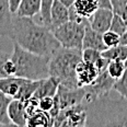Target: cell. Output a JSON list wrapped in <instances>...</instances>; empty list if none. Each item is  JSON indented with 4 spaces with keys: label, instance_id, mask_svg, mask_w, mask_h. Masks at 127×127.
Here are the masks:
<instances>
[{
    "label": "cell",
    "instance_id": "1",
    "mask_svg": "<svg viewBox=\"0 0 127 127\" xmlns=\"http://www.w3.org/2000/svg\"><path fill=\"white\" fill-rule=\"evenodd\" d=\"M11 39L26 51L42 56H52L62 47L48 26L38 24L33 18L13 15Z\"/></svg>",
    "mask_w": 127,
    "mask_h": 127
},
{
    "label": "cell",
    "instance_id": "2",
    "mask_svg": "<svg viewBox=\"0 0 127 127\" xmlns=\"http://www.w3.org/2000/svg\"><path fill=\"white\" fill-rule=\"evenodd\" d=\"M11 59L15 66L14 76L30 80H41L49 76L51 56H42L31 53L13 42Z\"/></svg>",
    "mask_w": 127,
    "mask_h": 127
},
{
    "label": "cell",
    "instance_id": "3",
    "mask_svg": "<svg viewBox=\"0 0 127 127\" xmlns=\"http://www.w3.org/2000/svg\"><path fill=\"white\" fill-rule=\"evenodd\" d=\"M82 60V51L76 48L60 47L51 56L49 76L59 80L67 88H79L76 78V67Z\"/></svg>",
    "mask_w": 127,
    "mask_h": 127
},
{
    "label": "cell",
    "instance_id": "4",
    "mask_svg": "<svg viewBox=\"0 0 127 127\" xmlns=\"http://www.w3.org/2000/svg\"><path fill=\"white\" fill-rule=\"evenodd\" d=\"M87 22L88 20H84L82 22L69 20L68 22L54 29L53 33L63 47L82 51V41Z\"/></svg>",
    "mask_w": 127,
    "mask_h": 127
},
{
    "label": "cell",
    "instance_id": "5",
    "mask_svg": "<svg viewBox=\"0 0 127 127\" xmlns=\"http://www.w3.org/2000/svg\"><path fill=\"white\" fill-rule=\"evenodd\" d=\"M115 81V79H113L108 75L106 68L101 70L93 82L87 87H83L84 91H86L84 102H93L100 97L107 96L108 93L113 90Z\"/></svg>",
    "mask_w": 127,
    "mask_h": 127
},
{
    "label": "cell",
    "instance_id": "6",
    "mask_svg": "<svg viewBox=\"0 0 127 127\" xmlns=\"http://www.w3.org/2000/svg\"><path fill=\"white\" fill-rule=\"evenodd\" d=\"M88 121V113L83 104H78L75 106H70L65 110H62L58 115L53 121V126H69L79 127L86 126Z\"/></svg>",
    "mask_w": 127,
    "mask_h": 127
},
{
    "label": "cell",
    "instance_id": "7",
    "mask_svg": "<svg viewBox=\"0 0 127 127\" xmlns=\"http://www.w3.org/2000/svg\"><path fill=\"white\" fill-rule=\"evenodd\" d=\"M59 104L60 111L68 108L70 106L81 104L84 102L86 97V91L83 88H67V87L59 84V88L57 90V93L55 94Z\"/></svg>",
    "mask_w": 127,
    "mask_h": 127
},
{
    "label": "cell",
    "instance_id": "8",
    "mask_svg": "<svg viewBox=\"0 0 127 127\" xmlns=\"http://www.w3.org/2000/svg\"><path fill=\"white\" fill-rule=\"evenodd\" d=\"M113 15L114 12L110 8H99L88 19V22L94 31L103 34L105 31L110 30Z\"/></svg>",
    "mask_w": 127,
    "mask_h": 127
},
{
    "label": "cell",
    "instance_id": "9",
    "mask_svg": "<svg viewBox=\"0 0 127 127\" xmlns=\"http://www.w3.org/2000/svg\"><path fill=\"white\" fill-rule=\"evenodd\" d=\"M99 69L94 64L81 60L76 67V78L78 86L83 88L91 84L99 76Z\"/></svg>",
    "mask_w": 127,
    "mask_h": 127
},
{
    "label": "cell",
    "instance_id": "10",
    "mask_svg": "<svg viewBox=\"0 0 127 127\" xmlns=\"http://www.w3.org/2000/svg\"><path fill=\"white\" fill-rule=\"evenodd\" d=\"M8 116L13 125L21 127L26 126L29 115L26 114L24 102L19 99H12L8 105Z\"/></svg>",
    "mask_w": 127,
    "mask_h": 127
},
{
    "label": "cell",
    "instance_id": "11",
    "mask_svg": "<svg viewBox=\"0 0 127 127\" xmlns=\"http://www.w3.org/2000/svg\"><path fill=\"white\" fill-rule=\"evenodd\" d=\"M13 13L10 10L9 0H0V36L11 38Z\"/></svg>",
    "mask_w": 127,
    "mask_h": 127
},
{
    "label": "cell",
    "instance_id": "12",
    "mask_svg": "<svg viewBox=\"0 0 127 127\" xmlns=\"http://www.w3.org/2000/svg\"><path fill=\"white\" fill-rule=\"evenodd\" d=\"M83 48H93L96 51L103 52L107 49V47L103 43L102 33L94 31L90 26L89 22H87L86 28H84V35L82 41V49Z\"/></svg>",
    "mask_w": 127,
    "mask_h": 127
},
{
    "label": "cell",
    "instance_id": "13",
    "mask_svg": "<svg viewBox=\"0 0 127 127\" xmlns=\"http://www.w3.org/2000/svg\"><path fill=\"white\" fill-rule=\"evenodd\" d=\"M69 21V8L64 6L59 0H54V3L51 11V29L60 26L64 23Z\"/></svg>",
    "mask_w": 127,
    "mask_h": 127
},
{
    "label": "cell",
    "instance_id": "14",
    "mask_svg": "<svg viewBox=\"0 0 127 127\" xmlns=\"http://www.w3.org/2000/svg\"><path fill=\"white\" fill-rule=\"evenodd\" d=\"M59 84V80L53 76H48L44 79H41L37 89L34 93V96L37 99H42L44 96H54L57 93Z\"/></svg>",
    "mask_w": 127,
    "mask_h": 127
},
{
    "label": "cell",
    "instance_id": "15",
    "mask_svg": "<svg viewBox=\"0 0 127 127\" xmlns=\"http://www.w3.org/2000/svg\"><path fill=\"white\" fill-rule=\"evenodd\" d=\"M25 79L17 76H8L0 78V91L8 96L14 99Z\"/></svg>",
    "mask_w": 127,
    "mask_h": 127
},
{
    "label": "cell",
    "instance_id": "16",
    "mask_svg": "<svg viewBox=\"0 0 127 127\" xmlns=\"http://www.w3.org/2000/svg\"><path fill=\"white\" fill-rule=\"evenodd\" d=\"M71 7L78 17L83 20H88L100 8L97 0H76Z\"/></svg>",
    "mask_w": 127,
    "mask_h": 127
},
{
    "label": "cell",
    "instance_id": "17",
    "mask_svg": "<svg viewBox=\"0 0 127 127\" xmlns=\"http://www.w3.org/2000/svg\"><path fill=\"white\" fill-rule=\"evenodd\" d=\"M41 11V0H21L14 14L19 17L33 18Z\"/></svg>",
    "mask_w": 127,
    "mask_h": 127
},
{
    "label": "cell",
    "instance_id": "18",
    "mask_svg": "<svg viewBox=\"0 0 127 127\" xmlns=\"http://www.w3.org/2000/svg\"><path fill=\"white\" fill-rule=\"evenodd\" d=\"M26 126L29 127H47L52 126V117L48 112L44 111H36L32 115L29 116Z\"/></svg>",
    "mask_w": 127,
    "mask_h": 127
},
{
    "label": "cell",
    "instance_id": "19",
    "mask_svg": "<svg viewBox=\"0 0 127 127\" xmlns=\"http://www.w3.org/2000/svg\"><path fill=\"white\" fill-rule=\"evenodd\" d=\"M39 84V80H30V79H25L24 81H23L22 86H21V88L19 90V92H18L17 96L14 97V99H19L21 101H26V100H29L30 97H32L35 93L36 89H37Z\"/></svg>",
    "mask_w": 127,
    "mask_h": 127
},
{
    "label": "cell",
    "instance_id": "20",
    "mask_svg": "<svg viewBox=\"0 0 127 127\" xmlns=\"http://www.w3.org/2000/svg\"><path fill=\"white\" fill-rule=\"evenodd\" d=\"M102 56L107 58L108 60H123L125 62L127 58V46L118 44L114 47L105 49L102 52Z\"/></svg>",
    "mask_w": 127,
    "mask_h": 127
},
{
    "label": "cell",
    "instance_id": "21",
    "mask_svg": "<svg viewBox=\"0 0 127 127\" xmlns=\"http://www.w3.org/2000/svg\"><path fill=\"white\" fill-rule=\"evenodd\" d=\"M12 97L8 96L0 91V125L3 126H12L13 124L8 116V105Z\"/></svg>",
    "mask_w": 127,
    "mask_h": 127
},
{
    "label": "cell",
    "instance_id": "22",
    "mask_svg": "<svg viewBox=\"0 0 127 127\" xmlns=\"http://www.w3.org/2000/svg\"><path fill=\"white\" fill-rule=\"evenodd\" d=\"M125 69H126V66L123 60H110L106 66V70L108 75L112 77L113 79H115V80L120 79L123 76Z\"/></svg>",
    "mask_w": 127,
    "mask_h": 127
},
{
    "label": "cell",
    "instance_id": "23",
    "mask_svg": "<svg viewBox=\"0 0 127 127\" xmlns=\"http://www.w3.org/2000/svg\"><path fill=\"white\" fill-rule=\"evenodd\" d=\"M54 3V0H41V21L42 24L48 26L51 29V11ZM52 30V29H51Z\"/></svg>",
    "mask_w": 127,
    "mask_h": 127
},
{
    "label": "cell",
    "instance_id": "24",
    "mask_svg": "<svg viewBox=\"0 0 127 127\" xmlns=\"http://www.w3.org/2000/svg\"><path fill=\"white\" fill-rule=\"evenodd\" d=\"M113 90L116 91L123 99H125L127 101V67L124 71L123 76L115 81Z\"/></svg>",
    "mask_w": 127,
    "mask_h": 127
},
{
    "label": "cell",
    "instance_id": "25",
    "mask_svg": "<svg viewBox=\"0 0 127 127\" xmlns=\"http://www.w3.org/2000/svg\"><path fill=\"white\" fill-rule=\"evenodd\" d=\"M102 38H103L104 45L107 48H110V47H114L116 45L120 44L121 35H118L117 33H115V32L112 30H107L102 34Z\"/></svg>",
    "mask_w": 127,
    "mask_h": 127
},
{
    "label": "cell",
    "instance_id": "26",
    "mask_svg": "<svg viewBox=\"0 0 127 127\" xmlns=\"http://www.w3.org/2000/svg\"><path fill=\"white\" fill-rule=\"evenodd\" d=\"M110 30L114 31L115 33H117L118 35H122L126 30H127V25L125 24L124 20L122 19V17L117 13H114L112 19V23H111Z\"/></svg>",
    "mask_w": 127,
    "mask_h": 127
},
{
    "label": "cell",
    "instance_id": "27",
    "mask_svg": "<svg viewBox=\"0 0 127 127\" xmlns=\"http://www.w3.org/2000/svg\"><path fill=\"white\" fill-rule=\"evenodd\" d=\"M102 57V52L93 48H83L82 49V60L94 64Z\"/></svg>",
    "mask_w": 127,
    "mask_h": 127
},
{
    "label": "cell",
    "instance_id": "28",
    "mask_svg": "<svg viewBox=\"0 0 127 127\" xmlns=\"http://www.w3.org/2000/svg\"><path fill=\"white\" fill-rule=\"evenodd\" d=\"M38 103H39V99L35 97L34 95H33L32 97H30L29 100L24 101V106H25L26 114L30 116V115L33 114V113H35L36 111H38V110H39Z\"/></svg>",
    "mask_w": 127,
    "mask_h": 127
},
{
    "label": "cell",
    "instance_id": "29",
    "mask_svg": "<svg viewBox=\"0 0 127 127\" xmlns=\"http://www.w3.org/2000/svg\"><path fill=\"white\" fill-rule=\"evenodd\" d=\"M11 55L8 54V53L0 51V78H3V77H8L7 75V70H6V66L8 60L10 59Z\"/></svg>",
    "mask_w": 127,
    "mask_h": 127
},
{
    "label": "cell",
    "instance_id": "30",
    "mask_svg": "<svg viewBox=\"0 0 127 127\" xmlns=\"http://www.w3.org/2000/svg\"><path fill=\"white\" fill-rule=\"evenodd\" d=\"M39 110L44 111V112H48L52 110L53 105H54V96H44L39 99Z\"/></svg>",
    "mask_w": 127,
    "mask_h": 127
},
{
    "label": "cell",
    "instance_id": "31",
    "mask_svg": "<svg viewBox=\"0 0 127 127\" xmlns=\"http://www.w3.org/2000/svg\"><path fill=\"white\" fill-rule=\"evenodd\" d=\"M111 4H112V10L114 13H120L123 11V9L127 4V0H110Z\"/></svg>",
    "mask_w": 127,
    "mask_h": 127
},
{
    "label": "cell",
    "instance_id": "32",
    "mask_svg": "<svg viewBox=\"0 0 127 127\" xmlns=\"http://www.w3.org/2000/svg\"><path fill=\"white\" fill-rule=\"evenodd\" d=\"M20 1L21 0H9V7H10V10H11V12L13 14L17 11L18 7H19V4H20Z\"/></svg>",
    "mask_w": 127,
    "mask_h": 127
},
{
    "label": "cell",
    "instance_id": "33",
    "mask_svg": "<svg viewBox=\"0 0 127 127\" xmlns=\"http://www.w3.org/2000/svg\"><path fill=\"white\" fill-rule=\"evenodd\" d=\"M100 8H110L112 9V4H111L110 0H97Z\"/></svg>",
    "mask_w": 127,
    "mask_h": 127
},
{
    "label": "cell",
    "instance_id": "34",
    "mask_svg": "<svg viewBox=\"0 0 127 127\" xmlns=\"http://www.w3.org/2000/svg\"><path fill=\"white\" fill-rule=\"evenodd\" d=\"M120 44H122V45H126V46H127V30L121 35Z\"/></svg>",
    "mask_w": 127,
    "mask_h": 127
},
{
    "label": "cell",
    "instance_id": "35",
    "mask_svg": "<svg viewBox=\"0 0 127 127\" xmlns=\"http://www.w3.org/2000/svg\"><path fill=\"white\" fill-rule=\"evenodd\" d=\"M120 15L122 17V19L124 20V22H125V24L127 25V4L125 6V8L123 9V11L120 13Z\"/></svg>",
    "mask_w": 127,
    "mask_h": 127
},
{
    "label": "cell",
    "instance_id": "36",
    "mask_svg": "<svg viewBox=\"0 0 127 127\" xmlns=\"http://www.w3.org/2000/svg\"><path fill=\"white\" fill-rule=\"evenodd\" d=\"M60 2L64 4V6H66L67 8H70L71 6H72L73 3H75L76 0H59Z\"/></svg>",
    "mask_w": 127,
    "mask_h": 127
},
{
    "label": "cell",
    "instance_id": "37",
    "mask_svg": "<svg viewBox=\"0 0 127 127\" xmlns=\"http://www.w3.org/2000/svg\"><path fill=\"white\" fill-rule=\"evenodd\" d=\"M124 63H125V66H126V67H127V58H126V59H125V62H124Z\"/></svg>",
    "mask_w": 127,
    "mask_h": 127
}]
</instances>
